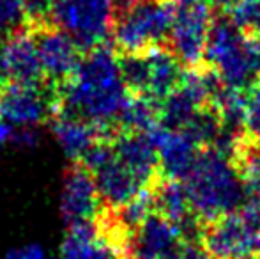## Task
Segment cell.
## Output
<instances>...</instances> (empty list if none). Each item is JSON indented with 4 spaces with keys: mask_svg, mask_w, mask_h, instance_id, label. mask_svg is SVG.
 Listing matches in <instances>:
<instances>
[{
    "mask_svg": "<svg viewBox=\"0 0 260 259\" xmlns=\"http://www.w3.org/2000/svg\"><path fill=\"white\" fill-rule=\"evenodd\" d=\"M129 96L119 53L106 43L83 53L75 75L58 91L57 116H73L103 130H117Z\"/></svg>",
    "mask_w": 260,
    "mask_h": 259,
    "instance_id": "cell-1",
    "label": "cell"
},
{
    "mask_svg": "<svg viewBox=\"0 0 260 259\" xmlns=\"http://www.w3.org/2000/svg\"><path fill=\"white\" fill-rule=\"evenodd\" d=\"M182 183L193 213L206 224L239 210L248 200L237 151L219 146L204 148L200 151L195 165Z\"/></svg>",
    "mask_w": 260,
    "mask_h": 259,
    "instance_id": "cell-2",
    "label": "cell"
},
{
    "mask_svg": "<svg viewBox=\"0 0 260 259\" xmlns=\"http://www.w3.org/2000/svg\"><path fill=\"white\" fill-rule=\"evenodd\" d=\"M209 69L226 87L246 91L258 78L246 34L232 18H218L209 32L206 57Z\"/></svg>",
    "mask_w": 260,
    "mask_h": 259,
    "instance_id": "cell-3",
    "label": "cell"
},
{
    "mask_svg": "<svg viewBox=\"0 0 260 259\" xmlns=\"http://www.w3.org/2000/svg\"><path fill=\"white\" fill-rule=\"evenodd\" d=\"M119 63L127 91L156 103L167 100L184 76V64L165 46L142 53H119Z\"/></svg>",
    "mask_w": 260,
    "mask_h": 259,
    "instance_id": "cell-4",
    "label": "cell"
},
{
    "mask_svg": "<svg viewBox=\"0 0 260 259\" xmlns=\"http://www.w3.org/2000/svg\"><path fill=\"white\" fill-rule=\"evenodd\" d=\"M202 247L214 259H257L260 256V204L246 200L239 210L207 222Z\"/></svg>",
    "mask_w": 260,
    "mask_h": 259,
    "instance_id": "cell-5",
    "label": "cell"
},
{
    "mask_svg": "<svg viewBox=\"0 0 260 259\" xmlns=\"http://www.w3.org/2000/svg\"><path fill=\"white\" fill-rule=\"evenodd\" d=\"M174 20L172 0H144L117 16L113 43L119 53H142L163 46L170 38Z\"/></svg>",
    "mask_w": 260,
    "mask_h": 259,
    "instance_id": "cell-6",
    "label": "cell"
},
{
    "mask_svg": "<svg viewBox=\"0 0 260 259\" xmlns=\"http://www.w3.org/2000/svg\"><path fill=\"white\" fill-rule=\"evenodd\" d=\"M117 13L112 0H53L50 23L69 34L83 52L106 45Z\"/></svg>",
    "mask_w": 260,
    "mask_h": 259,
    "instance_id": "cell-7",
    "label": "cell"
},
{
    "mask_svg": "<svg viewBox=\"0 0 260 259\" xmlns=\"http://www.w3.org/2000/svg\"><path fill=\"white\" fill-rule=\"evenodd\" d=\"M60 259H133L131 233L106 208L98 220L69 227Z\"/></svg>",
    "mask_w": 260,
    "mask_h": 259,
    "instance_id": "cell-8",
    "label": "cell"
},
{
    "mask_svg": "<svg viewBox=\"0 0 260 259\" xmlns=\"http://www.w3.org/2000/svg\"><path fill=\"white\" fill-rule=\"evenodd\" d=\"M82 165L90 170L101 199L108 210H119L145 192H151L119 158L110 142V131L90 149Z\"/></svg>",
    "mask_w": 260,
    "mask_h": 259,
    "instance_id": "cell-9",
    "label": "cell"
},
{
    "mask_svg": "<svg viewBox=\"0 0 260 259\" xmlns=\"http://www.w3.org/2000/svg\"><path fill=\"white\" fill-rule=\"evenodd\" d=\"M174 20L170 28V50L186 66H200L206 57L209 32L214 23L209 0H172Z\"/></svg>",
    "mask_w": 260,
    "mask_h": 259,
    "instance_id": "cell-10",
    "label": "cell"
},
{
    "mask_svg": "<svg viewBox=\"0 0 260 259\" xmlns=\"http://www.w3.org/2000/svg\"><path fill=\"white\" fill-rule=\"evenodd\" d=\"M58 110V89L48 82L0 85V118L16 128H36L52 121Z\"/></svg>",
    "mask_w": 260,
    "mask_h": 259,
    "instance_id": "cell-11",
    "label": "cell"
},
{
    "mask_svg": "<svg viewBox=\"0 0 260 259\" xmlns=\"http://www.w3.org/2000/svg\"><path fill=\"white\" fill-rule=\"evenodd\" d=\"M28 28L34 38L46 82L60 91L75 75L85 52L71 36L50 21Z\"/></svg>",
    "mask_w": 260,
    "mask_h": 259,
    "instance_id": "cell-12",
    "label": "cell"
},
{
    "mask_svg": "<svg viewBox=\"0 0 260 259\" xmlns=\"http://www.w3.org/2000/svg\"><path fill=\"white\" fill-rule=\"evenodd\" d=\"M106 210L90 170L82 163H71L64 172L60 192V213L66 224H89Z\"/></svg>",
    "mask_w": 260,
    "mask_h": 259,
    "instance_id": "cell-13",
    "label": "cell"
},
{
    "mask_svg": "<svg viewBox=\"0 0 260 259\" xmlns=\"http://www.w3.org/2000/svg\"><path fill=\"white\" fill-rule=\"evenodd\" d=\"M157 149L159 169L163 178L182 181L193 169L202 148L199 142L184 130H170L157 125L149 131Z\"/></svg>",
    "mask_w": 260,
    "mask_h": 259,
    "instance_id": "cell-14",
    "label": "cell"
},
{
    "mask_svg": "<svg viewBox=\"0 0 260 259\" xmlns=\"http://www.w3.org/2000/svg\"><path fill=\"white\" fill-rule=\"evenodd\" d=\"M186 243L177 225L152 211L131 235L133 259H168Z\"/></svg>",
    "mask_w": 260,
    "mask_h": 259,
    "instance_id": "cell-15",
    "label": "cell"
},
{
    "mask_svg": "<svg viewBox=\"0 0 260 259\" xmlns=\"http://www.w3.org/2000/svg\"><path fill=\"white\" fill-rule=\"evenodd\" d=\"M152 204L156 213L177 225L186 242L189 236H193V233H199V218L193 213L184 183L179 180L161 178L152 188Z\"/></svg>",
    "mask_w": 260,
    "mask_h": 259,
    "instance_id": "cell-16",
    "label": "cell"
},
{
    "mask_svg": "<svg viewBox=\"0 0 260 259\" xmlns=\"http://www.w3.org/2000/svg\"><path fill=\"white\" fill-rule=\"evenodd\" d=\"M52 131L71 163H82L98 140L112 130H103L73 116L58 114L52 119Z\"/></svg>",
    "mask_w": 260,
    "mask_h": 259,
    "instance_id": "cell-17",
    "label": "cell"
},
{
    "mask_svg": "<svg viewBox=\"0 0 260 259\" xmlns=\"http://www.w3.org/2000/svg\"><path fill=\"white\" fill-rule=\"evenodd\" d=\"M237 162L248 200L260 204V146L255 142H241Z\"/></svg>",
    "mask_w": 260,
    "mask_h": 259,
    "instance_id": "cell-18",
    "label": "cell"
},
{
    "mask_svg": "<svg viewBox=\"0 0 260 259\" xmlns=\"http://www.w3.org/2000/svg\"><path fill=\"white\" fill-rule=\"evenodd\" d=\"M28 27L27 0H0V38L6 39Z\"/></svg>",
    "mask_w": 260,
    "mask_h": 259,
    "instance_id": "cell-19",
    "label": "cell"
},
{
    "mask_svg": "<svg viewBox=\"0 0 260 259\" xmlns=\"http://www.w3.org/2000/svg\"><path fill=\"white\" fill-rule=\"evenodd\" d=\"M232 21L248 36H260V0H237L232 6Z\"/></svg>",
    "mask_w": 260,
    "mask_h": 259,
    "instance_id": "cell-20",
    "label": "cell"
},
{
    "mask_svg": "<svg viewBox=\"0 0 260 259\" xmlns=\"http://www.w3.org/2000/svg\"><path fill=\"white\" fill-rule=\"evenodd\" d=\"M250 142L260 146V80L250 87V94L246 96V119H244Z\"/></svg>",
    "mask_w": 260,
    "mask_h": 259,
    "instance_id": "cell-21",
    "label": "cell"
},
{
    "mask_svg": "<svg viewBox=\"0 0 260 259\" xmlns=\"http://www.w3.org/2000/svg\"><path fill=\"white\" fill-rule=\"evenodd\" d=\"M168 259H214V257H212L204 247L186 242L174 256H170Z\"/></svg>",
    "mask_w": 260,
    "mask_h": 259,
    "instance_id": "cell-22",
    "label": "cell"
},
{
    "mask_svg": "<svg viewBox=\"0 0 260 259\" xmlns=\"http://www.w3.org/2000/svg\"><path fill=\"white\" fill-rule=\"evenodd\" d=\"M6 259H46V254L41 247L27 245L21 249H14L13 252L7 254Z\"/></svg>",
    "mask_w": 260,
    "mask_h": 259,
    "instance_id": "cell-23",
    "label": "cell"
},
{
    "mask_svg": "<svg viewBox=\"0 0 260 259\" xmlns=\"http://www.w3.org/2000/svg\"><path fill=\"white\" fill-rule=\"evenodd\" d=\"M248 41H250L251 59H253L255 69H257V75L260 78V36H250V38H248Z\"/></svg>",
    "mask_w": 260,
    "mask_h": 259,
    "instance_id": "cell-24",
    "label": "cell"
},
{
    "mask_svg": "<svg viewBox=\"0 0 260 259\" xmlns=\"http://www.w3.org/2000/svg\"><path fill=\"white\" fill-rule=\"evenodd\" d=\"M142 2H144V0H112L117 16H120V14L126 13V11L133 9L135 6H138V4H142Z\"/></svg>",
    "mask_w": 260,
    "mask_h": 259,
    "instance_id": "cell-25",
    "label": "cell"
}]
</instances>
